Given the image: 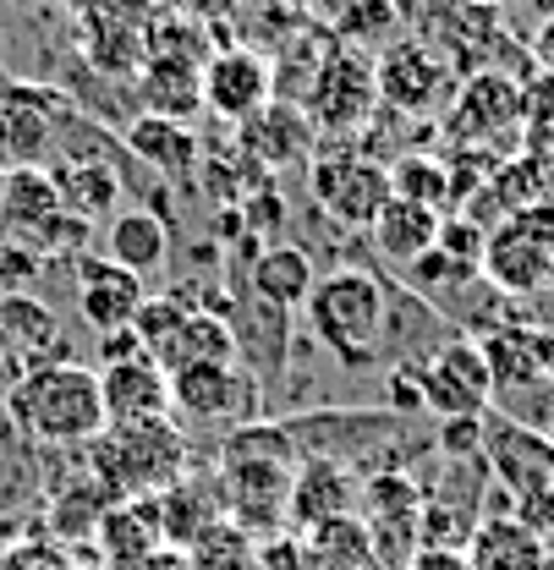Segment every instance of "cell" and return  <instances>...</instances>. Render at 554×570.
Returning <instances> with one entry per match:
<instances>
[{
  "label": "cell",
  "instance_id": "6da1fadb",
  "mask_svg": "<svg viewBox=\"0 0 554 570\" xmlns=\"http://www.w3.org/2000/svg\"><path fill=\"white\" fill-rule=\"evenodd\" d=\"M6 417L28 444L45 450H82L105 433V395H99V367L88 362H45L22 373L6 395Z\"/></svg>",
  "mask_w": 554,
  "mask_h": 570
},
{
  "label": "cell",
  "instance_id": "7a4b0ae2",
  "mask_svg": "<svg viewBox=\"0 0 554 570\" xmlns=\"http://www.w3.org/2000/svg\"><path fill=\"white\" fill-rule=\"evenodd\" d=\"M308 330L324 352L347 367H373L390 346V313H396V291L379 281L373 269L341 264L330 275H319L308 302Z\"/></svg>",
  "mask_w": 554,
  "mask_h": 570
},
{
  "label": "cell",
  "instance_id": "3957f363",
  "mask_svg": "<svg viewBox=\"0 0 554 570\" xmlns=\"http://www.w3.org/2000/svg\"><path fill=\"white\" fill-rule=\"evenodd\" d=\"M88 450V472L105 478L116 494H165L182 466H187V439L165 417H138V423H105V433Z\"/></svg>",
  "mask_w": 554,
  "mask_h": 570
},
{
  "label": "cell",
  "instance_id": "277c9868",
  "mask_svg": "<svg viewBox=\"0 0 554 570\" xmlns=\"http://www.w3.org/2000/svg\"><path fill=\"white\" fill-rule=\"evenodd\" d=\"M488 285H499L505 296H533L554 281V214L544 204L511 214L488 230L484 264Z\"/></svg>",
  "mask_w": 554,
  "mask_h": 570
},
{
  "label": "cell",
  "instance_id": "5b68a950",
  "mask_svg": "<svg viewBox=\"0 0 554 570\" xmlns=\"http://www.w3.org/2000/svg\"><path fill=\"white\" fill-rule=\"evenodd\" d=\"M308 187H313V204L330 214L336 225H347V230H368V225L385 214V204L396 198L390 165H379V159H368V154H357V148L319 154Z\"/></svg>",
  "mask_w": 554,
  "mask_h": 570
},
{
  "label": "cell",
  "instance_id": "8992f818",
  "mask_svg": "<svg viewBox=\"0 0 554 570\" xmlns=\"http://www.w3.org/2000/svg\"><path fill=\"white\" fill-rule=\"evenodd\" d=\"M412 367L417 384H422V412H434L439 423L445 417H484L488 401H494V379H488V362L473 335H445Z\"/></svg>",
  "mask_w": 554,
  "mask_h": 570
},
{
  "label": "cell",
  "instance_id": "52a82bcc",
  "mask_svg": "<svg viewBox=\"0 0 554 570\" xmlns=\"http://www.w3.org/2000/svg\"><path fill=\"white\" fill-rule=\"evenodd\" d=\"M291 461H220V504H225V521H236L242 532L253 538H270V532H291L285 527V510H291Z\"/></svg>",
  "mask_w": 554,
  "mask_h": 570
},
{
  "label": "cell",
  "instance_id": "ba28073f",
  "mask_svg": "<svg viewBox=\"0 0 554 570\" xmlns=\"http://www.w3.org/2000/svg\"><path fill=\"white\" fill-rule=\"evenodd\" d=\"M45 362H71L56 307L33 291H0V373L17 384Z\"/></svg>",
  "mask_w": 554,
  "mask_h": 570
},
{
  "label": "cell",
  "instance_id": "9c48e42d",
  "mask_svg": "<svg viewBox=\"0 0 554 570\" xmlns=\"http://www.w3.org/2000/svg\"><path fill=\"white\" fill-rule=\"evenodd\" d=\"M171 379V412L193 423H236L259 412V379L242 362H204V367H176Z\"/></svg>",
  "mask_w": 554,
  "mask_h": 570
},
{
  "label": "cell",
  "instance_id": "30bf717a",
  "mask_svg": "<svg viewBox=\"0 0 554 570\" xmlns=\"http://www.w3.org/2000/svg\"><path fill=\"white\" fill-rule=\"evenodd\" d=\"M373 105H379L373 61H362L357 50H341L330 71L313 82V94L302 99V116H308L313 138H347L373 116Z\"/></svg>",
  "mask_w": 554,
  "mask_h": 570
},
{
  "label": "cell",
  "instance_id": "8fae6325",
  "mask_svg": "<svg viewBox=\"0 0 554 570\" xmlns=\"http://www.w3.org/2000/svg\"><path fill=\"white\" fill-rule=\"evenodd\" d=\"M484 461H488V478L511 494V504L538 489H554V444L550 433H533L522 423H505L484 412Z\"/></svg>",
  "mask_w": 554,
  "mask_h": 570
},
{
  "label": "cell",
  "instance_id": "7c38bea8",
  "mask_svg": "<svg viewBox=\"0 0 554 570\" xmlns=\"http://www.w3.org/2000/svg\"><path fill=\"white\" fill-rule=\"evenodd\" d=\"M198 88H204V105L225 121H253L270 99H275V82H270V56H259L253 45H231V50H214L198 71Z\"/></svg>",
  "mask_w": 554,
  "mask_h": 570
},
{
  "label": "cell",
  "instance_id": "4fadbf2b",
  "mask_svg": "<svg viewBox=\"0 0 554 570\" xmlns=\"http://www.w3.org/2000/svg\"><path fill=\"white\" fill-rule=\"evenodd\" d=\"M88 17V33H82V50L88 61L110 77H133L148 56V0H105Z\"/></svg>",
  "mask_w": 554,
  "mask_h": 570
},
{
  "label": "cell",
  "instance_id": "5bb4252c",
  "mask_svg": "<svg viewBox=\"0 0 554 570\" xmlns=\"http://www.w3.org/2000/svg\"><path fill=\"white\" fill-rule=\"evenodd\" d=\"M148 302L138 275H127L122 264L110 258H77V313L94 335H116V330H133L138 324V307Z\"/></svg>",
  "mask_w": 554,
  "mask_h": 570
},
{
  "label": "cell",
  "instance_id": "9a60e30c",
  "mask_svg": "<svg viewBox=\"0 0 554 570\" xmlns=\"http://www.w3.org/2000/svg\"><path fill=\"white\" fill-rule=\"evenodd\" d=\"M357 478H351L347 461H330V455H308L297 472H291V510H285V527L291 532H308L319 521H336L357 510Z\"/></svg>",
  "mask_w": 554,
  "mask_h": 570
},
{
  "label": "cell",
  "instance_id": "2e32d148",
  "mask_svg": "<svg viewBox=\"0 0 554 570\" xmlns=\"http://www.w3.org/2000/svg\"><path fill=\"white\" fill-rule=\"evenodd\" d=\"M99 395H105L110 423H138V417H165L171 412V379L148 352L127 356V362H105L99 367Z\"/></svg>",
  "mask_w": 554,
  "mask_h": 570
},
{
  "label": "cell",
  "instance_id": "e0dca14e",
  "mask_svg": "<svg viewBox=\"0 0 554 570\" xmlns=\"http://www.w3.org/2000/svg\"><path fill=\"white\" fill-rule=\"evenodd\" d=\"M50 138H56L50 99H39L33 82H6L0 88V170L45 165Z\"/></svg>",
  "mask_w": 554,
  "mask_h": 570
},
{
  "label": "cell",
  "instance_id": "ac0fdd59",
  "mask_svg": "<svg viewBox=\"0 0 554 570\" xmlns=\"http://www.w3.org/2000/svg\"><path fill=\"white\" fill-rule=\"evenodd\" d=\"M373 82H379V99L401 105V110H434L445 94H450V71L434 50L422 45H396L379 67H373Z\"/></svg>",
  "mask_w": 554,
  "mask_h": 570
},
{
  "label": "cell",
  "instance_id": "d6986e66",
  "mask_svg": "<svg viewBox=\"0 0 554 570\" xmlns=\"http://www.w3.org/2000/svg\"><path fill=\"white\" fill-rule=\"evenodd\" d=\"M527 121V94L505 71H478L461 99H456V138H488V132H516Z\"/></svg>",
  "mask_w": 554,
  "mask_h": 570
},
{
  "label": "cell",
  "instance_id": "ffe728a7",
  "mask_svg": "<svg viewBox=\"0 0 554 570\" xmlns=\"http://www.w3.org/2000/svg\"><path fill=\"white\" fill-rule=\"evenodd\" d=\"M105 258L122 264L127 275H159L165 258H171V230H165V214L159 209H116L105 219Z\"/></svg>",
  "mask_w": 554,
  "mask_h": 570
},
{
  "label": "cell",
  "instance_id": "44dd1931",
  "mask_svg": "<svg viewBox=\"0 0 554 570\" xmlns=\"http://www.w3.org/2000/svg\"><path fill=\"white\" fill-rule=\"evenodd\" d=\"M236 352H242V341H236V330H231L225 313L187 307L182 324H176V330L165 335V346L154 352V362H159L165 373H176V367H204V362H236Z\"/></svg>",
  "mask_w": 554,
  "mask_h": 570
},
{
  "label": "cell",
  "instance_id": "7402d4cb",
  "mask_svg": "<svg viewBox=\"0 0 554 570\" xmlns=\"http://www.w3.org/2000/svg\"><path fill=\"white\" fill-rule=\"evenodd\" d=\"M461 554H467L473 570H544L550 543L516 515H484Z\"/></svg>",
  "mask_w": 554,
  "mask_h": 570
},
{
  "label": "cell",
  "instance_id": "603a6c76",
  "mask_svg": "<svg viewBox=\"0 0 554 570\" xmlns=\"http://www.w3.org/2000/svg\"><path fill=\"white\" fill-rule=\"evenodd\" d=\"M341 56V39L330 28H302L291 33L285 45H275V61H270V82H275L280 105H302L313 94V82L330 71V61Z\"/></svg>",
  "mask_w": 554,
  "mask_h": 570
},
{
  "label": "cell",
  "instance_id": "cb8c5ba5",
  "mask_svg": "<svg viewBox=\"0 0 554 570\" xmlns=\"http://www.w3.org/2000/svg\"><path fill=\"white\" fill-rule=\"evenodd\" d=\"M439 219H445V214L428 209V204H412V198H390V204H385V214L368 225V236H373V253L407 275L417 258H422V253L439 242Z\"/></svg>",
  "mask_w": 554,
  "mask_h": 570
},
{
  "label": "cell",
  "instance_id": "d4e9b609",
  "mask_svg": "<svg viewBox=\"0 0 554 570\" xmlns=\"http://www.w3.org/2000/svg\"><path fill=\"white\" fill-rule=\"evenodd\" d=\"M159 499V532L171 549H193L204 532H214L225 521V504H220V489L214 478H176Z\"/></svg>",
  "mask_w": 554,
  "mask_h": 570
},
{
  "label": "cell",
  "instance_id": "484cf974",
  "mask_svg": "<svg viewBox=\"0 0 554 570\" xmlns=\"http://www.w3.org/2000/svg\"><path fill=\"white\" fill-rule=\"evenodd\" d=\"M50 181L61 193V209L71 219H82V225L110 219L122 209V176L105 159H61V165H50Z\"/></svg>",
  "mask_w": 554,
  "mask_h": 570
},
{
  "label": "cell",
  "instance_id": "4316f807",
  "mask_svg": "<svg viewBox=\"0 0 554 570\" xmlns=\"http://www.w3.org/2000/svg\"><path fill=\"white\" fill-rule=\"evenodd\" d=\"M99 543H105V560L122 570H133L143 554H154L165 543L159 532V499H116L105 515H99Z\"/></svg>",
  "mask_w": 554,
  "mask_h": 570
},
{
  "label": "cell",
  "instance_id": "83f0119b",
  "mask_svg": "<svg viewBox=\"0 0 554 570\" xmlns=\"http://www.w3.org/2000/svg\"><path fill=\"white\" fill-rule=\"evenodd\" d=\"M313 281H319V275H313V258H308L302 247H291V242L253 253V269H247L253 296H259L264 307H275V313H297V307L308 302Z\"/></svg>",
  "mask_w": 554,
  "mask_h": 570
},
{
  "label": "cell",
  "instance_id": "f1b7e54d",
  "mask_svg": "<svg viewBox=\"0 0 554 570\" xmlns=\"http://www.w3.org/2000/svg\"><path fill=\"white\" fill-rule=\"evenodd\" d=\"M127 148L138 154L148 170L159 176H187L198 165V138L187 121H165V116H138L127 127Z\"/></svg>",
  "mask_w": 554,
  "mask_h": 570
},
{
  "label": "cell",
  "instance_id": "f546056e",
  "mask_svg": "<svg viewBox=\"0 0 554 570\" xmlns=\"http://www.w3.org/2000/svg\"><path fill=\"white\" fill-rule=\"evenodd\" d=\"M302 549H308V566L313 570H373V538L362 527V515H336V521H319L302 532Z\"/></svg>",
  "mask_w": 554,
  "mask_h": 570
},
{
  "label": "cell",
  "instance_id": "4dcf8cb0",
  "mask_svg": "<svg viewBox=\"0 0 554 570\" xmlns=\"http://www.w3.org/2000/svg\"><path fill=\"white\" fill-rule=\"evenodd\" d=\"M138 88H143V99H148V116H165V121H187L204 105V88H198V67L193 61H159V56H148L138 71Z\"/></svg>",
  "mask_w": 554,
  "mask_h": 570
},
{
  "label": "cell",
  "instance_id": "1f68e13d",
  "mask_svg": "<svg viewBox=\"0 0 554 570\" xmlns=\"http://www.w3.org/2000/svg\"><path fill=\"white\" fill-rule=\"evenodd\" d=\"M390 187H396V198L428 204V209H439V214H445V204L456 198L450 170H445L439 159H422V154H407V159H396V165H390Z\"/></svg>",
  "mask_w": 554,
  "mask_h": 570
},
{
  "label": "cell",
  "instance_id": "d6a6232c",
  "mask_svg": "<svg viewBox=\"0 0 554 570\" xmlns=\"http://www.w3.org/2000/svg\"><path fill=\"white\" fill-rule=\"evenodd\" d=\"M396 22H401L396 0H347V6L330 17V33H336L341 45H385V39L396 33Z\"/></svg>",
  "mask_w": 554,
  "mask_h": 570
},
{
  "label": "cell",
  "instance_id": "836d02e7",
  "mask_svg": "<svg viewBox=\"0 0 554 570\" xmlns=\"http://www.w3.org/2000/svg\"><path fill=\"white\" fill-rule=\"evenodd\" d=\"M253 532H242L236 521H220L214 532H204L193 549H187V566L193 570H253Z\"/></svg>",
  "mask_w": 554,
  "mask_h": 570
},
{
  "label": "cell",
  "instance_id": "e575fe53",
  "mask_svg": "<svg viewBox=\"0 0 554 570\" xmlns=\"http://www.w3.org/2000/svg\"><path fill=\"white\" fill-rule=\"evenodd\" d=\"M253 570H313L308 566V549H302V532H270L253 543Z\"/></svg>",
  "mask_w": 554,
  "mask_h": 570
},
{
  "label": "cell",
  "instance_id": "d590c367",
  "mask_svg": "<svg viewBox=\"0 0 554 570\" xmlns=\"http://www.w3.org/2000/svg\"><path fill=\"white\" fill-rule=\"evenodd\" d=\"M39 275H45V258H39L33 247L0 236V291H33Z\"/></svg>",
  "mask_w": 554,
  "mask_h": 570
},
{
  "label": "cell",
  "instance_id": "8d00e7d4",
  "mask_svg": "<svg viewBox=\"0 0 554 570\" xmlns=\"http://www.w3.org/2000/svg\"><path fill=\"white\" fill-rule=\"evenodd\" d=\"M434 450L439 455H484V417H445Z\"/></svg>",
  "mask_w": 554,
  "mask_h": 570
},
{
  "label": "cell",
  "instance_id": "74e56055",
  "mask_svg": "<svg viewBox=\"0 0 554 570\" xmlns=\"http://www.w3.org/2000/svg\"><path fill=\"white\" fill-rule=\"evenodd\" d=\"M385 395H390V412L396 417H417L422 412V384H417V367H390V379H385Z\"/></svg>",
  "mask_w": 554,
  "mask_h": 570
},
{
  "label": "cell",
  "instance_id": "f35d334b",
  "mask_svg": "<svg viewBox=\"0 0 554 570\" xmlns=\"http://www.w3.org/2000/svg\"><path fill=\"white\" fill-rule=\"evenodd\" d=\"M407 570H473L461 549H417Z\"/></svg>",
  "mask_w": 554,
  "mask_h": 570
},
{
  "label": "cell",
  "instance_id": "ab89813d",
  "mask_svg": "<svg viewBox=\"0 0 554 570\" xmlns=\"http://www.w3.org/2000/svg\"><path fill=\"white\" fill-rule=\"evenodd\" d=\"M133 570H193L187 566V549H171V543H159L154 554H143Z\"/></svg>",
  "mask_w": 554,
  "mask_h": 570
},
{
  "label": "cell",
  "instance_id": "60d3db41",
  "mask_svg": "<svg viewBox=\"0 0 554 570\" xmlns=\"http://www.w3.org/2000/svg\"><path fill=\"white\" fill-rule=\"evenodd\" d=\"M533 56H538V67L554 77V17L550 22H538V33H533Z\"/></svg>",
  "mask_w": 554,
  "mask_h": 570
},
{
  "label": "cell",
  "instance_id": "b9f144b4",
  "mask_svg": "<svg viewBox=\"0 0 554 570\" xmlns=\"http://www.w3.org/2000/svg\"><path fill=\"white\" fill-rule=\"evenodd\" d=\"M253 214H259V219H253V230H275L280 214H285V204L270 193V198H259V204H253Z\"/></svg>",
  "mask_w": 554,
  "mask_h": 570
},
{
  "label": "cell",
  "instance_id": "7bdbcfd3",
  "mask_svg": "<svg viewBox=\"0 0 554 570\" xmlns=\"http://www.w3.org/2000/svg\"><path fill=\"white\" fill-rule=\"evenodd\" d=\"M538 159V154H533ZM538 204L554 214V148H550V159H538Z\"/></svg>",
  "mask_w": 554,
  "mask_h": 570
},
{
  "label": "cell",
  "instance_id": "ee69618b",
  "mask_svg": "<svg viewBox=\"0 0 554 570\" xmlns=\"http://www.w3.org/2000/svg\"><path fill=\"white\" fill-rule=\"evenodd\" d=\"M182 11H204V17H214V11H231L236 0H176Z\"/></svg>",
  "mask_w": 554,
  "mask_h": 570
},
{
  "label": "cell",
  "instance_id": "f6af8a7d",
  "mask_svg": "<svg viewBox=\"0 0 554 570\" xmlns=\"http://www.w3.org/2000/svg\"><path fill=\"white\" fill-rule=\"evenodd\" d=\"M527 6H533V17H538V22H550L554 17V0H527Z\"/></svg>",
  "mask_w": 554,
  "mask_h": 570
},
{
  "label": "cell",
  "instance_id": "bcb514c9",
  "mask_svg": "<svg viewBox=\"0 0 554 570\" xmlns=\"http://www.w3.org/2000/svg\"><path fill=\"white\" fill-rule=\"evenodd\" d=\"M308 6H319V11H324V17H336V11H341V6H347V0H308Z\"/></svg>",
  "mask_w": 554,
  "mask_h": 570
},
{
  "label": "cell",
  "instance_id": "7dc6e473",
  "mask_svg": "<svg viewBox=\"0 0 554 570\" xmlns=\"http://www.w3.org/2000/svg\"><path fill=\"white\" fill-rule=\"evenodd\" d=\"M71 11H94V6H105V0H67Z\"/></svg>",
  "mask_w": 554,
  "mask_h": 570
},
{
  "label": "cell",
  "instance_id": "c3c4849f",
  "mask_svg": "<svg viewBox=\"0 0 554 570\" xmlns=\"http://www.w3.org/2000/svg\"><path fill=\"white\" fill-rule=\"evenodd\" d=\"M550 379H554V330H550Z\"/></svg>",
  "mask_w": 554,
  "mask_h": 570
},
{
  "label": "cell",
  "instance_id": "681fc988",
  "mask_svg": "<svg viewBox=\"0 0 554 570\" xmlns=\"http://www.w3.org/2000/svg\"><path fill=\"white\" fill-rule=\"evenodd\" d=\"M544 570H554V543H550V554H544Z\"/></svg>",
  "mask_w": 554,
  "mask_h": 570
},
{
  "label": "cell",
  "instance_id": "f907efd6",
  "mask_svg": "<svg viewBox=\"0 0 554 570\" xmlns=\"http://www.w3.org/2000/svg\"><path fill=\"white\" fill-rule=\"evenodd\" d=\"M478 6H511V0H478Z\"/></svg>",
  "mask_w": 554,
  "mask_h": 570
},
{
  "label": "cell",
  "instance_id": "816d5d0a",
  "mask_svg": "<svg viewBox=\"0 0 554 570\" xmlns=\"http://www.w3.org/2000/svg\"><path fill=\"white\" fill-rule=\"evenodd\" d=\"M0 193H6V170H0Z\"/></svg>",
  "mask_w": 554,
  "mask_h": 570
},
{
  "label": "cell",
  "instance_id": "f5cc1de1",
  "mask_svg": "<svg viewBox=\"0 0 554 570\" xmlns=\"http://www.w3.org/2000/svg\"><path fill=\"white\" fill-rule=\"evenodd\" d=\"M0 45H6V28H0Z\"/></svg>",
  "mask_w": 554,
  "mask_h": 570
},
{
  "label": "cell",
  "instance_id": "db71d44e",
  "mask_svg": "<svg viewBox=\"0 0 554 570\" xmlns=\"http://www.w3.org/2000/svg\"><path fill=\"white\" fill-rule=\"evenodd\" d=\"M550 444H554V428H550Z\"/></svg>",
  "mask_w": 554,
  "mask_h": 570
},
{
  "label": "cell",
  "instance_id": "11a10c76",
  "mask_svg": "<svg viewBox=\"0 0 554 570\" xmlns=\"http://www.w3.org/2000/svg\"><path fill=\"white\" fill-rule=\"evenodd\" d=\"M22 6H33V0H22Z\"/></svg>",
  "mask_w": 554,
  "mask_h": 570
}]
</instances>
